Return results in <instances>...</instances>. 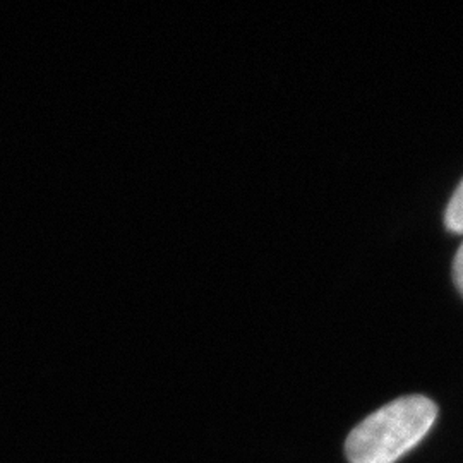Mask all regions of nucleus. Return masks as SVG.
Segmentation results:
<instances>
[{
    "mask_svg": "<svg viewBox=\"0 0 463 463\" xmlns=\"http://www.w3.org/2000/svg\"><path fill=\"white\" fill-rule=\"evenodd\" d=\"M445 223L449 231L463 233V179L448 203Z\"/></svg>",
    "mask_w": 463,
    "mask_h": 463,
    "instance_id": "obj_2",
    "label": "nucleus"
},
{
    "mask_svg": "<svg viewBox=\"0 0 463 463\" xmlns=\"http://www.w3.org/2000/svg\"><path fill=\"white\" fill-rule=\"evenodd\" d=\"M438 407L420 395L397 398L364 419L350 432V463H395L430 432Z\"/></svg>",
    "mask_w": 463,
    "mask_h": 463,
    "instance_id": "obj_1",
    "label": "nucleus"
},
{
    "mask_svg": "<svg viewBox=\"0 0 463 463\" xmlns=\"http://www.w3.org/2000/svg\"><path fill=\"white\" fill-rule=\"evenodd\" d=\"M453 279L458 287V290L463 294V242L462 246L455 254V261H453Z\"/></svg>",
    "mask_w": 463,
    "mask_h": 463,
    "instance_id": "obj_3",
    "label": "nucleus"
}]
</instances>
